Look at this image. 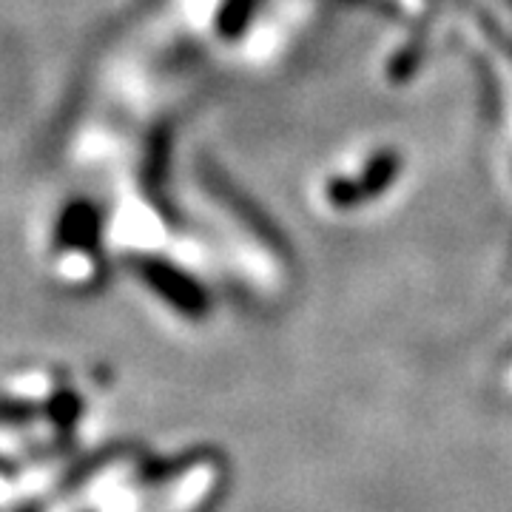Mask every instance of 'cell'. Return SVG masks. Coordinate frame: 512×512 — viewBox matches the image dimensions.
I'll return each mask as SVG.
<instances>
[{"label":"cell","instance_id":"cell-1","mask_svg":"<svg viewBox=\"0 0 512 512\" xmlns=\"http://www.w3.org/2000/svg\"><path fill=\"white\" fill-rule=\"evenodd\" d=\"M100 231V217L89 202H72L55 228V242L60 248H89Z\"/></svg>","mask_w":512,"mask_h":512}]
</instances>
